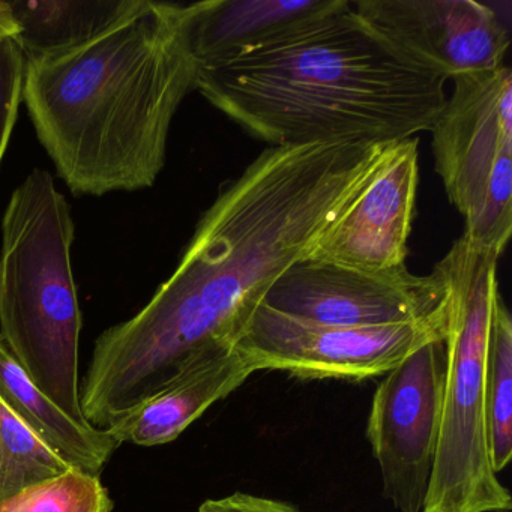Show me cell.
Segmentation results:
<instances>
[{
	"instance_id": "cell-1",
	"label": "cell",
	"mask_w": 512,
	"mask_h": 512,
	"mask_svg": "<svg viewBox=\"0 0 512 512\" xmlns=\"http://www.w3.org/2000/svg\"><path fill=\"white\" fill-rule=\"evenodd\" d=\"M386 143L268 146L202 215L169 280L95 341L80 389L106 430L196 353L236 347L269 287L362 190Z\"/></svg>"
},
{
	"instance_id": "cell-2",
	"label": "cell",
	"mask_w": 512,
	"mask_h": 512,
	"mask_svg": "<svg viewBox=\"0 0 512 512\" xmlns=\"http://www.w3.org/2000/svg\"><path fill=\"white\" fill-rule=\"evenodd\" d=\"M197 2L137 0L94 40L25 56L23 103L56 172L76 196L154 187L173 119L197 89Z\"/></svg>"
},
{
	"instance_id": "cell-3",
	"label": "cell",
	"mask_w": 512,
	"mask_h": 512,
	"mask_svg": "<svg viewBox=\"0 0 512 512\" xmlns=\"http://www.w3.org/2000/svg\"><path fill=\"white\" fill-rule=\"evenodd\" d=\"M445 83L365 22L350 0L199 68L197 89L269 146L392 143L430 131Z\"/></svg>"
},
{
	"instance_id": "cell-4",
	"label": "cell",
	"mask_w": 512,
	"mask_h": 512,
	"mask_svg": "<svg viewBox=\"0 0 512 512\" xmlns=\"http://www.w3.org/2000/svg\"><path fill=\"white\" fill-rule=\"evenodd\" d=\"M76 224L49 172L34 169L13 191L0 242V340L65 413L80 407L82 310L73 271Z\"/></svg>"
},
{
	"instance_id": "cell-5",
	"label": "cell",
	"mask_w": 512,
	"mask_h": 512,
	"mask_svg": "<svg viewBox=\"0 0 512 512\" xmlns=\"http://www.w3.org/2000/svg\"><path fill=\"white\" fill-rule=\"evenodd\" d=\"M499 257L461 235L433 272L446 290V382L436 461L422 512H509L488 445L485 364Z\"/></svg>"
},
{
	"instance_id": "cell-6",
	"label": "cell",
	"mask_w": 512,
	"mask_h": 512,
	"mask_svg": "<svg viewBox=\"0 0 512 512\" xmlns=\"http://www.w3.org/2000/svg\"><path fill=\"white\" fill-rule=\"evenodd\" d=\"M431 127L434 166L464 235L502 256L512 233V71L455 77Z\"/></svg>"
},
{
	"instance_id": "cell-7",
	"label": "cell",
	"mask_w": 512,
	"mask_h": 512,
	"mask_svg": "<svg viewBox=\"0 0 512 512\" xmlns=\"http://www.w3.org/2000/svg\"><path fill=\"white\" fill-rule=\"evenodd\" d=\"M445 319L401 325H322L260 304L236 349L254 370L314 380L362 382L385 376L427 343L445 340Z\"/></svg>"
},
{
	"instance_id": "cell-8",
	"label": "cell",
	"mask_w": 512,
	"mask_h": 512,
	"mask_svg": "<svg viewBox=\"0 0 512 512\" xmlns=\"http://www.w3.org/2000/svg\"><path fill=\"white\" fill-rule=\"evenodd\" d=\"M446 382L445 340L431 341L385 374L371 400L367 439L385 499L422 512L439 445Z\"/></svg>"
},
{
	"instance_id": "cell-9",
	"label": "cell",
	"mask_w": 512,
	"mask_h": 512,
	"mask_svg": "<svg viewBox=\"0 0 512 512\" xmlns=\"http://www.w3.org/2000/svg\"><path fill=\"white\" fill-rule=\"evenodd\" d=\"M266 307L322 325L368 326L433 322L446 317V290L434 272L406 265L364 271L302 259L269 287Z\"/></svg>"
},
{
	"instance_id": "cell-10",
	"label": "cell",
	"mask_w": 512,
	"mask_h": 512,
	"mask_svg": "<svg viewBox=\"0 0 512 512\" xmlns=\"http://www.w3.org/2000/svg\"><path fill=\"white\" fill-rule=\"evenodd\" d=\"M356 13L445 80L503 67L511 46L496 11L473 0H356Z\"/></svg>"
},
{
	"instance_id": "cell-11",
	"label": "cell",
	"mask_w": 512,
	"mask_h": 512,
	"mask_svg": "<svg viewBox=\"0 0 512 512\" xmlns=\"http://www.w3.org/2000/svg\"><path fill=\"white\" fill-rule=\"evenodd\" d=\"M419 142L386 143L355 199L305 259L364 271L406 265L419 185Z\"/></svg>"
},
{
	"instance_id": "cell-12",
	"label": "cell",
	"mask_w": 512,
	"mask_h": 512,
	"mask_svg": "<svg viewBox=\"0 0 512 512\" xmlns=\"http://www.w3.org/2000/svg\"><path fill=\"white\" fill-rule=\"evenodd\" d=\"M254 373L253 364L236 347H209L188 359L172 379L107 431L119 445H166Z\"/></svg>"
},
{
	"instance_id": "cell-13",
	"label": "cell",
	"mask_w": 512,
	"mask_h": 512,
	"mask_svg": "<svg viewBox=\"0 0 512 512\" xmlns=\"http://www.w3.org/2000/svg\"><path fill=\"white\" fill-rule=\"evenodd\" d=\"M341 0H205L197 2L191 49L200 67L259 46L293 25L328 13Z\"/></svg>"
},
{
	"instance_id": "cell-14",
	"label": "cell",
	"mask_w": 512,
	"mask_h": 512,
	"mask_svg": "<svg viewBox=\"0 0 512 512\" xmlns=\"http://www.w3.org/2000/svg\"><path fill=\"white\" fill-rule=\"evenodd\" d=\"M0 397L40 439L77 469L100 475L119 448L109 431L76 421L44 394L2 340Z\"/></svg>"
},
{
	"instance_id": "cell-15",
	"label": "cell",
	"mask_w": 512,
	"mask_h": 512,
	"mask_svg": "<svg viewBox=\"0 0 512 512\" xmlns=\"http://www.w3.org/2000/svg\"><path fill=\"white\" fill-rule=\"evenodd\" d=\"M137 0H16L10 2L25 56L82 46L136 7Z\"/></svg>"
},
{
	"instance_id": "cell-16",
	"label": "cell",
	"mask_w": 512,
	"mask_h": 512,
	"mask_svg": "<svg viewBox=\"0 0 512 512\" xmlns=\"http://www.w3.org/2000/svg\"><path fill=\"white\" fill-rule=\"evenodd\" d=\"M485 404L491 464L499 475L512 458V319L500 290L491 308Z\"/></svg>"
},
{
	"instance_id": "cell-17",
	"label": "cell",
	"mask_w": 512,
	"mask_h": 512,
	"mask_svg": "<svg viewBox=\"0 0 512 512\" xmlns=\"http://www.w3.org/2000/svg\"><path fill=\"white\" fill-rule=\"evenodd\" d=\"M71 469L0 397V503Z\"/></svg>"
},
{
	"instance_id": "cell-18",
	"label": "cell",
	"mask_w": 512,
	"mask_h": 512,
	"mask_svg": "<svg viewBox=\"0 0 512 512\" xmlns=\"http://www.w3.org/2000/svg\"><path fill=\"white\" fill-rule=\"evenodd\" d=\"M100 475L71 469L0 503V512H112Z\"/></svg>"
},
{
	"instance_id": "cell-19",
	"label": "cell",
	"mask_w": 512,
	"mask_h": 512,
	"mask_svg": "<svg viewBox=\"0 0 512 512\" xmlns=\"http://www.w3.org/2000/svg\"><path fill=\"white\" fill-rule=\"evenodd\" d=\"M25 62L19 35L0 41V164L10 145L23 103Z\"/></svg>"
},
{
	"instance_id": "cell-20",
	"label": "cell",
	"mask_w": 512,
	"mask_h": 512,
	"mask_svg": "<svg viewBox=\"0 0 512 512\" xmlns=\"http://www.w3.org/2000/svg\"><path fill=\"white\" fill-rule=\"evenodd\" d=\"M197 512H302L292 503L271 497L254 496L250 493L229 494L220 499H208L199 506Z\"/></svg>"
},
{
	"instance_id": "cell-21",
	"label": "cell",
	"mask_w": 512,
	"mask_h": 512,
	"mask_svg": "<svg viewBox=\"0 0 512 512\" xmlns=\"http://www.w3.org/2000/svg\"><path fill=\"white\" fill-rule=\"evenodd\" d=\"M14 35H19V26L14 20L10 2L0 0V41L14 37Z\"/></svg>"
}]
</instances>
